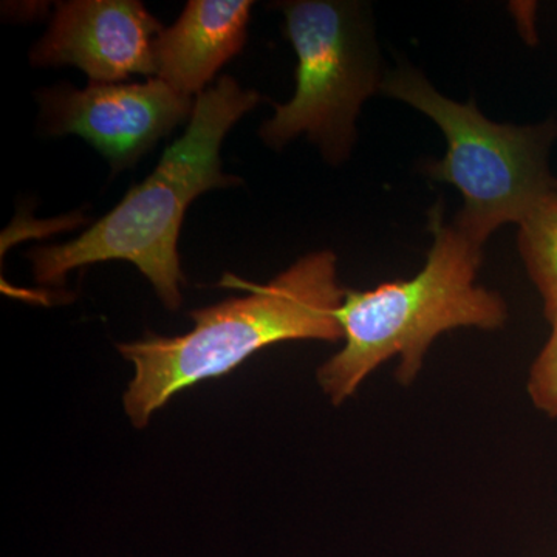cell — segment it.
Returning a JSON list of instances; mask_svg holds the SVG:
<instances>
[{
	"label": "cell",
	"instance_id": "cell-3",
	"mask_svg": "<svg viewBox=\"0 0 557 557\" xmlns=\"http://www.w3.org/2000/svg\"><path fill=\"white\" fill-rule=\"evenodd\" d=\"M247 298L193 311L196 327L177 338L120 344L135 366L124 409L137 428L183 388L222 376L256 351L284 341L343 339L338 310L346 289L338 284L336 256L311 252Z\"/></svg>",
	"mask_w": 557,
	"mask_h": 557
},
{
	"label": "cell",
	"instance_id": "cell-8",
	"mask_svg": "<svg viewBox=\"0 0 557 557\" xmlns=\"http://www.w3.org/2000/svg\"><path fill=\"white\" fill-rule=\"evenodd\" d=\"M251 9L249 0H190L153 44L157 78L185 97L200 95L244 49Z\"/></svg>",
	"mask_w": 557,
	"mask_h": 557
},
{
	"label": "cell",
	"instance_id": "cell-5",
	"mask_svg": "<svg viewBox=\"0 0 557 557\" xmlns=\"http://www.w3.org/2000/svg\"><path fill=\"white\" fill-rule=\"evenodd\" d=\"M285 30L298 54L296 90L260 127L265 145L282 149L307 135L324 159L351 156L362 106L380 94L384 72L368 9L341 0L281 3Z\"/></svg>",
	"mask_w": 557,
	"mask_h": 557
},
{
	"label": "cell",
	"instance_id": "cell-9",
	"mask_svg": "<svg viewBox=\"0 0 557 557\" xmlns=\"http://www.w3.org/2000/svg\"><path fill=\"white\" fill-rule=\"evenodd\" d=\"M518 248L536 285L544 314L557 329V194L539 205L519 225Z\"/></svg>",
	"mask_w": 557,
	"mask_h": 557
},
{
	"label": "cell",
	"instance_id": "cell-2",
	"mask_svg": "<svg viewBox=\"0 0 557 557\" xmlns=\"http://www.w3.org/2000/svg\"><path fill=\"white\" fill-rule=\"evenodd\" d=\"M260 100L258 91L242 89L230 76L201 91L185 135L166 149L145 182L78 239L32 252L36 281L61 285L69 271L127 260L149 278L168 309H178L185 276L177 242L186 208L209 189L239 185L240 178L223 174L220 148L231 127Z\"/></svg>",
	"mask_w": 557,
	"mask_h": 557
},
{
	"label": "cell",
	"instance_id": "cell-6",
	"mask_svg": "<svg viewBox=\"0 0 557 557\" xmlns=\"http://www.w3.org/2000/svg\"><path fill=\"white\" fill-rule=\"evenodd\" d=\"M44 129L78 135L109 161L113 171L134 166L156 143L193 116L189 97L159 78L148 83L61 84L40 91Z\"/></svg>",
	"mask_w": 557,
	"mask_h": 557
},
{
	"label": "cell",
	"instance_id": "cell-7",
	"mask_svg": "<svg viewBox=\"0 0 557 557\" xmlns=\"http://www.w3.org/2000/svg\"><path fill=\"white\" fill-rule=\"evenodd\" d=\"M161 32L160 22L135 0L60 2L30 61L35 67L72 65L90 83H123L132 75H156L153 44Z\"/></svg>",
	"mask_w": 557,
	"mask_h": 557
},
{
	"label": "cell",
	"instance_id": "cell-1",
	"mask_svg": "<svg viewBox=\"0 0 557 557\" xmlns=\"http://www.w3.org/2000/svg\"><path fill=\"white\" fill-rule=\"evenodd\" d=\"M432 247L417 276L373 289H346L338 310L344 347L321 366L317 379L333 405H343L388 359L395 379L409 386L423 369L434 341L456 329L493 332L508 321V306L478 284L483 247L445 220V208L429 212Z\"/></svg>",
	"mask_w": 557,
	"mask_h": 557
},
{
	"label": "cell",
	"instance_id": "cell-4",
	"mask_svg": "<svg viewBox=\"0 0 557 557\" xmlns=\"http://www.w3.org/2000/svg\"><path fill=\"white\" fill-rule=\"evenodd\" d=\"M380 94L423 113L445 135V157L428 161L421 170L458 189L463 208L454 225L480 247L502 225H520L539 205L556 196L557 177L549 168L556 119L533 126L496 123L480 112L474 100L458 102L440 94L410 65L388 70Z\"/></svg>",
	"mask_w": 557,
	"mask_h": 557
},
{
	"label": "cell",
	"instance_id": "cell-10",
	"mask_svg": "<svg viewBox=\"0 0 557 557\" xmlns=\"http://www.w3.org/2000/svg\"><path fill=\"white\" fill-rule=\"evenodd\" d=\"M527 391L539 412L557 418V329L531 364Z\"/></svg>",
	"mask_w": 557,
	"mask_h": 557
}]
</instances>
